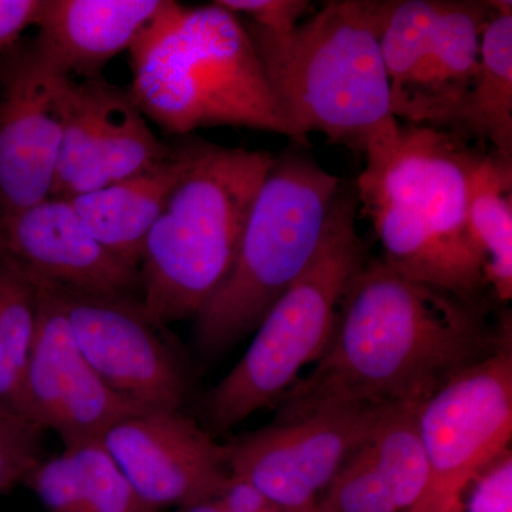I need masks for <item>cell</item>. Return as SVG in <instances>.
Masks as SVG:
<instances>
[{"label": "cell", "mask_w": 512, "mask_h": 512, "mask_svg": "<svg viewBox=\"0 0 512 512\" xmlns=\"http://www.w3.org/2000/svg\"><path fill=\"white\" fill-rule=\"evenodd\" d=\"M511 333L495 329L484 303L365 262L340 303L325 352L279 402L285 423L336 404L421 403L460 370L494 352Z\"/></svg>", "instance_id": "6da1fadb"}, {"label": "cell", "mask_w": 512, "mask_h": 512, "mask_svg": "<svg viewBox=\"0 0 512 512\" xmlns=\"http://www.w3.org/2000/svg\"><path fill=\"white\" fill-rule=\"evenodd\" d=\"M365 156L356 197L375 225L384 264L483 303L484 262L467 229L468 180L483 153L450 131L407 124Z\"/></svg>", "instance_id": "7a4b0ae2"}, {"label": "cell", "mask_w": 512, "mask_h": 512, "mask_svg": "<svg viewBox=\"0 0 512 512\" xmlns=\"http://www.w3.org/2000/svg\"><path fill=\"white\" fill-rule=\"evenodd\" d=\"M387 6L332 0L289 33L242 22L295 143L320 133L365 154L399 130L380 49Z\"/></svg>", "instance_id": "3957f363"}, {"label": "cell", "mask_w": 512, "mask_h": 512, "mask_svg": "<svg viewBox=\"0 0 512 512\" xmlns=\"http://www.w3.org/2000/svg\"><path fill=\"white\" fill-rule=\"evenodd\" d=\"M128 52V92L167 133L234 126L293 140L242 19L220 3L167 0Z\"/></svg>", "instance_id": "277c9868"}, {"label": "cell", "mask_w": 512, "mask_h": 512, "mask_svg": "<svg viewBox=\"0 0 512 512\" xmlns=\"http://www.w3.org/2000/svg\"><path fill=\"white\" fill-rule=\"evenodd\" d=\"M274 154L192 137L191 158L140 258V302L157 326L197 318L224 284Z\"/></svg>", "instance_id": "5b68a950"}, {"label": "cell", "mask_w": 512, "mask_h": 512, "mask_svg": "<svg viewBox=\"0 0 512 512\" xmlns=\"http://www.w3.org/2000/svg\"><path fill=\"white\" fill-rule=\"evenodd\" d=\"M342 187L302 153L272 158L242 231L231 272L197 316L198 348L217 355L258 328L311 265Z\"/></svg>", "instance_id": "8992f818"}, {"label": "cell", "mask_w": 512, "mask_h": 512, "mask_svg": "<svg viewBox=\"0 0 512 512\" xmlns=\"http://www.w3.org/2000/svg\"><path fill=\"white\" fill-rule=\"evenodd\" d=\"M357 208L355 188L340 187L311 265L269 309L245 355L208 393L205 416L215 431L281 402L302 370L325 352L343 296L365 264Z\"/></svg>", "instance_id": "52a82bcc"}, {"label": "cell", "mask_w": 512, "mask_h": 512, "mask_svg": "<svg viewBox=\"0 0 512 512\" xmlns=\"http://www.w3.org/2000/svg\"><path fill=\"white\" fill-rule=\"evenodd\" d=\"M429 484L409 512H448L478 470L510 447L512 336L441 384L419 406Z\"/></svg>", "instance_id": "ba28073f"}, {"label": "cell", "mask_w": 512, "mask_h": 512, "mask_svg": "<svg viewBox=\"0 0 512 512\" xmlns=\"http://www.w3.org/2000/svg\"><path fill=\"white\" fill-rule=\"evenodd\" d=\"M384 407L336 404L244 434L227 444L229 473L245 478L281 507L311 508Z\"/></svg>", "instance_id": "9c48e42d"}, {"label": "cell", "mask_w": 512, "mask_h": 512, "mask_svg": "<svg viewBox=\"0 0 512 512\" xmlns=\"http://www.w3.org/2000/svg\"><path fill=\"white\" fill-rule=\"evenodd\" d=\"M56 293L77 348L111 390L143 412L181 410L188 396L183 363L140 299Z\"/></svg>", "instance_id": "30bf717a"}, {"label": "cell", "mask_w": 512, "mask_h": 512, "mask_svg": "<svg viewBox=\"0 0 512 512\" xmlns=\"http://www.w3.org/2000/svg\"><path fill=\"white\" fill-rule=\"evenodd\" d=\"M70 82L35 39L0 52V215L52 194Z\"/></svg>", "instance_id": "8fae6325"}, {"label": "cell", "mask_w": 512, "mask_h": 512, "mask_svg": "<svg viewBox=\"0 0 512 512\" xmlns=\"http://www.w3.org/2000/svg\"><path fill=\"white\" fill-rule=\"evenodd\" d=\"M23 393L28 419L42 431H55L64 448L100 439L119 421L146 413L94 372L74 342L59 295L46 289H37L36 333Z\"/></svg>", "instance_id": "7c38bea8"}, {"label": "cell", "mask_w": 512, "mask_h": 512, "mask_svg": "<svg viewBox=\"0 0 512 512\" xmlns=\"http://www.w3.org/2000/svg\"><path fill=\"white\" fill-rule=\"evenodd\" d=\"M100 441L140 497L160 511L211 503L231 476L227 444L181 410L127 417Z\"/></svg>", "instance_id": "4fadbf2b"}, {"label": "cell", "mask_w": 512, "mask_h": 512, "mask_svg": "<svg viewBox=\"0 0 512 512\" xmlns=\"http://www.w3.org/2000/svg\"><path fill=\"white\" fill-rule=\"evenodd\" d=\"M0 258L36 289L136 298L141 291L138 265L101 245L66 198L0 215Z\"/></svg>", "instance_id": "5bb4252c"}, {"label": "cell", "mask_w": 512, "mask_h": 512, "mask_svg": "<svg viewBox=\"0 0 512 512\" xmlns=\"http://www.w3.org/2000/svg\"><path fill=\"white\" fill-rule=\"evenodd\" d=\"M421 403L384 407L320 497L319 512H409L429 484L417 412Z\"/></svg>", "instance_id": "9a60e30c"}, {"label": "cell", "mask_w": 512, "mask_h": 512, "mask_svg": "<svg viewBox=\"0 0 512 512\" xmlns=\"http://www.w3.org/2000/svg\"><path fill=\"white\" fill-rule=\"evenodd\" d=\"M490 2L441 0L436 29L412 77L392 97L396 119L447 130L473 83Z\"/></svg>", "instance_id": "2e32d148"}, {"label": "cell", "mask_w": 512, "mask_h": 512, "mask_svg": "<svg viewBox=\"0 0 512 512\" xmlns=\"http://www.w3.org/2000/svg\"><path fill=\"white\" fill-rule=\"evenodd\" d=\"M167 0H46L35 42L73 80L103 76L111 59L154 22Z\"/></svg>", "instance_id": "e0dca14e"}, {"label": "cell", "mask_w": 512, "mask_h": 512, "mask_svg": "<svg viewBox=\"0 0 512 512\" xmlns=\"http://www.w3.org/2000/svg\"><path fill=\"white\" fill-rule=\"evenodd\" d=\"M191 146L192 138H184L173 146L170 156L147 170L70 198L87 231L111 252L140 268L144 241L187 170Z\"/></svg>", "instance_id": "ac0fdd59"}, {"label": "cell", "mask_w": 512, "mask_h": 512, "mask_svg": "<svg viewBox=\"0 0 512 512\" xmlns=\"http://www.w3.org/2000/svg\"><path fill=\"white\" fill-rule=\"evenodd\" d=\"M480 63L473 83L446 131L481 143L512 158V3L490 2Z\"/></svg>", "instance_id": "d6986e66"}, {"label": "cell", "mask_w": 512, "mask_h": 512, "mask_svg": "<svg viewBox=\"0 0 512 512\" xmlns=\"http://www.w3.org/2000/svg\"><path fill=\"white\" fill-rule=\"evenodd\" d=\"M467 229L498 301L512 298V158L483 154L467 188Z\"/></svg>", "instance_id": "ffe728a7"}, {"label": "cell", "mask_w": 512, "mask_h": 512, "mask_svg": "<svg viewBox=\"0 0 512 512\" xmlns=\"http://www.w3.org/2000/svg\"><path fill=\"white\" fill-rule=\"evenodd\" d=\"M64 450L82 480L90 512H161L140 497L100 439Z\"/></svg>", "instance_id": "44dd1931"}, {"label": "cell", "mask_w": 512, "mask_h": 512, "mask_svg": "<svg viewBox=\"0 0 512 512\" xmlns=\"http://www.w3.org/2000/svg\"><path fill=\"white\" fill-rule=\"evenodd\" d=\"M42 430L0 409V494L22 483L42 461Z\"/></svg>", "instance_id": "7402d4cb"}, {"label": "cell", "mask_w": 512, "mask_h": 512, "mask_svg": "<svg viewBox=\"0 0 512 512\" xmlns=\"http://www.w3.org/2000/svg\"><path fill=\"white\" fill-rule=\"evenodd\" d=\"M23 483L32 488L47 512H90L82 480L66 450L40 461Z\"/></svg>", "instance_id": "603a6c76"}, {"label": "cell", "mask_w": 512, "mask_h": 512, "mask_svg": "<svg viewBox=\"0 0 512 512\" xmlns=\"http://www.w3.org/2000/svg\"><path fill=\"white\" fill-rule=\"evenodd\" d=\"M448 512H512L510 447L467 481Z\"/></svg>", "instance_id": "cb8c5ba5"}, {"label": "cell", "mask_w": 512, "mask_h": 512, "mask_svg": "<svg viewBox=\"0 0 512 512\" xmlns=\"http://www.w3.org/2000/svg\"><path fill=\"white\" fill-rule=\"evenodd\" d=\"M239 18L272 33H289L299 25L311 3L306 0H218Z\"/></svg>", "instance_id": "d4e9b609"}, {"label": "cell", "mask_w": 512, "mask_h": 512, "mask_svg": "<svg viewBox=\"0 0 512 512\" xmlns=\"http://www.w3.org/2000/svg\"><path fill=\"white\" fill-rule=\"evenodd\" d=\"M46 0H0V52L18 45L23 32L37 26Z\"/></svg>", "instance_id": "484cf974"}, {"label": "cell", "mask_w": 512, "mask_h": 512, "mask_svg": "<svg viewBox=\"0 0 512 512\" xmlns=\"http://www.w3.org/2000/svg\"><path fill=\"white\" fill-rule=\"evenodd\" d=\"M222 510L228 512H291L266 497L261 490L249 483L245 478L229 476L227 484L220 495L211 501ZM305 510V508H303Z\"/></svg>", "instance_id": "4316f807"}, {"label": "cell", "mask_w": 512, "mask_h": 512, "mask_svg": "<svg viewBox=\"0 0 512 512\" xmlns=\"http://www.w3.org/2000/svg\"><path fill=\"white\" fill-rule=\"evenodd\" d=\"M178 512H228L222 510V508L218 507L214 503H204L192 505V507L181 508ZM291 512H319L318 504L313 505L311 508H305V510H293Z\"/></svg>", "instance_id": "83f0119b"}]
</instances>
